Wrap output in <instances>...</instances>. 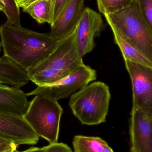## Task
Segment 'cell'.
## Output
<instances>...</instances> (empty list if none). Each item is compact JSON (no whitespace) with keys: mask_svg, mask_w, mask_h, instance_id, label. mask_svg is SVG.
<instances>
[{"mask_svg":"<svg viewBox=\"0 0 152 152\" xmlns=\"http://www.w3.org/2000/svg\"><path fill=\"white\" fill-rule=\"evenodd\" d=\"M43 148V152H72L71 149L63 143L50 144L49 145Z\"/></svg>","mask_w":152,"mask_h":152,"instance_id":"d6986e66","label":"cell"},{"mask_svg":"<svg viewBox=\"0 0 152 152\" xmlns=\"http://www.w3.org/2000/svg\"><path fill=\"white\" fill-rule=\"evenodd\" d=\"M4 10V4L3 3L0 1V11H3Z\"/></svg>","mask_w":152,"mask_h":152,"instance_id":"d4e9b609","label":"cell"},{"mask_svg":"<svg viewBox=\"0 0 152 152\" xmlns=\"http://www.w3.org/2000/svg\"><path fill=\"white\" fill-rule=\"evenodd\" d=\"M16 149H17V148H11V149H9V150H6V151L1 152H13V151Z\"/></svg>","mask_w":152,"mask_h":152,"instance_id":"cb8c5ba5","label":"cell"},{"mask_svg":"<svg viewBox=\"0 0 152 152\" xmlns=\"http://www.w3.org/2000/svg\"><path fill=\"white\" fill-rule=\"evenodd\" d=\"M70 0H55L52 24L58 18V17L62 11V10L63 8L65 7L66 4H67V3Z\"/></svg>","mask_w":152,"mask_h":152,"instance_id":"ffe728a7","label":"cell"},{"mask_svg":"<svg viewBox=\"0 0 152 152\" xmlns=\"http://www.w3.org/2000/svg\"><path fill=\"white\" fill-rule=\"evenodd\" d=\"M82 58L78 47L75 29L61 40L46 58L26 71L28 77L37 86L50 85L84 65Z\"/></svg>","mask_w":152,"mask_h":152,"instance_id":"7a4b0ae2","label":"cell"},{"mask_svg":"<svg viewBox=\"0 0 152 152\" xmlns=\"http://www.w3.org/2000/svg\"><path fill=\"white\" fill-rule=\"evenodd\" d=\"M29 103L20 88L0 85V110L23 116Z\"/></svg>","mask_w":152,"mask_h":152,"instance_id":"7c38bea8","label":"cell"},{"mask_svg":"<svg viewBox=\"0 0 152 152\" xmlns=\"http://www.w3.org/2000/svg\"><path fill=\"white\" fill-rule=\"evenodd\" d=\"M113 33L152 61V28L144 17L138 0L126 8L104 15Z\"/></svg>","mask_w":152,"mask_h":152,"instance_id":"3957f363","label":"cell"},{"mask_svg":"<svg viewBox=\"0 0 152 152\" xmlns=\"http://www.w3.org/2000/svg\"><path fill=\"white\" fill-rule=\"evenodd\" d=\"M124 61L132 82L133 107L152 112V67Z\"/></svg>","mask_w":152,"mask_h":152,"instance_id":"52a82bcc","label":"cell"},{"mask_svg":"<svg viewBox=\"0 0 152 152\" xmlns=\"http://www.w3.org/2000/svg\"><path fill=\"white\" fill-rule=\"evenodd\" d=\"M130 133L135 152H152V112L132 107Z\"/></svg>","mask_w":152,"mask_h":152,"instance_id":"30bf717a","label":"cell"},{"mask_svg":"<svg viewBox=\"0 0 152 152\" xmlns=\"http://www.w3.org/2000/svg\"><path fill=\"white\" fill-rule=\"evenodd\" d=\"M101 15L87 7L76 28L77 43L80 56L91 52L95 47V39L101 34L104 28Z\"/></svg>","mask_w":152,"mask_h":152,"instance_id":"9c48e42d","label":"cell"},{"mask_svg":"<svg viewBox=\"0 0 152 152\" xmlns=\"http://www.w3.org/2000/svg\"><path fill=\"white\" fill-rule=\"evenodd\" d=\"M85 0H70L51 26L50 36L61 40L76 29L85 9Z\"/></svg>","mask_w":152,"mask_h":152,"instance_id":"8fae6325","label":"cell"},{"mask_svg":"<svg viewBox=\"0 0 152 152\" xmlns=\"http://www.w3.org/2000/svg\"><path fill=\"white\" fill-rule=\"evenodd\" d=\"M18 7L30 15L38 24L51 25L55 0H16Z\"/></svg>","mask_w":152,"mask_h":152,"instance_id":"4fadbf2b","label":"cell"},{"mask_svg":"<svg viewBox=\"0 0 152 152\" xmlns=\"http://www.w3.org/2000/svg\"><path fill=\"white\" fill-rule=\"evenodd\" d=\"M96 78V71L84 64L65 77L50 85L37 86L26 95L45 96L58 101L68 98Z\"/></svg>","mask_w":152,"mask_h":152,"instance_id":"8992f818","label":"cell"},{"mask_svg":"<svg viewBox=\"0 0 152 152\" xmlns=\"http://www.w3.org/2000/svg\"><path fill=\"white\" fill-rule=\"evenodd\" d=\"M113 33L114 42L121 51L124 60L129 61L152 67V61L137 49L121 39L116 33Z\"/></svg>","mask_w":152,"mask_h":152,"instance_id":"5bb4252c","label":"cell"},{"mask_svg":"<svg viewBox=\"0 0 152 152\" xmlns=\"http://www.w3.org/2000/svg\"><path fill=\"white\" fill-rule=\"evenodd\" d=\"M1 52V42H0V53Z\"/></svg>","mask_w":152,"mask_h":152,"instance_id":"484cf974","label":"cell"},{"mask_svg":"<svg viewBox=\"0 0 152 152\" xmlns=\"http://www.w3.org/2000/svg\"><path fill=\"white\" fill-rule=\"evenodd\" d=\"M130 152H134V150H133V149H131V151H130Z\"/></svg>","mask_w":152,"mask_h":152,"instance_id":"4316f807","label":"cell"},{"mask_svg":"<svg viewBox=\"0 0 152 152\" xmlns=\"http://www.w3.org/2000/svg\"><path fill=\"white\" fill-rule=\"evenodd\" d=\"M43 148H37V147H32L29 148L27 150L24 151H18L17 149H15L13 152H43Z\"/></svg>","mask_w":152,"mask_h":152,"instance_id":"7402d4cb","label":"cell"},{"mask_svg":"<svg viewBox=\"0 0 152 152\" xmlns=\"http://www.w3.org/2000/svg\"><path fill=\"white\" fill-rule=\"evenodd\" d=\"M134 0H97L98 10L104 15L118 11L129 6Z\"/></svg>","mask_w":152,"mask_h":152,"instance_id":"2e32d148","label":"cell"},{"mask_svg":"<svg viewBox=\"0 0 152 152\" xmlns=\"http://www.w3.org/2000/svg\"><path fill=\"white\" fill-rule=\"evenodd\" d=\"M110 99L109 86L102 81H95L71 95L69 106L82 124L97 125L106 121Z\"/></svg>","mask_w":152,"mask_h":152,"instance_id":"277c9868","label":"cell"},{"mask_svg":"<svg viewBox=\"0 0 152 152\" xmlns=\"http://www.w3.org/2000/svg\"><path fill=\"white\" fill-rule=\"evenodd\" d=\"M4 4L3 12L7 17V22L15 26H20V12L16 0H0Z\"/></svg>","mask_w":152,"mask_h":152,"instance_id":"e0dca14e","label":"cell"},{"mask_svg":"<svg viewBox=\"0 0 152 152\" xmlns=\"http://www.w3.org/2000/svg\"><path fill=\"white\" fill-rule=\"evenodd\" d=\"M103 152H114V151L107 144L104 146Z\"/></svg>","mask_w":152,"mask_h":152,"instance_id":"603a6c76","label":"cell"},{"mask_svg":"<svg viewBox=\"0 0 152 152\" xmlns=\"http://www.w3.org/2000/svg\"><path fill=\"white\" fill-rule=\"evenodd\" d=\"M1 44L3 56L26 72L46 58L61 40L49 33H40L9 22L0 26Z\"/></svg>","mask_w":152,"mask_h":152,"instance_id":"6da1fadb","label":"cell"},{"mask_svg":"<svg viewBox=\"0 0 152 152\" xmlns=\"http://www.w3.org/2000/svg\"><path fill=\"white\" fill-rule=\"evenodd\" d=\"M107 142L99 137L77 135L73 140L74 152H103Z\"/></svg>","mask_w":152,"mask_h":152,"instance_id":"9a60e30c","label":"cell"},{"mask_svg":"<svg viewBox=\"0 0 152 152\" xmlns=\"http://www.w3.org/2000/svg\"><path fill=\"white\" fill-rule=\"evenodd\" d=\"M0 137L18 145H35L39 137L23 116L0 110Z\"/></svg>","mask_w":152,"mask_h":152,"instance_id":"ba28073f","label":"cell"},{"mask_svg":"<svg viewBox=\"0 0 152 152\" xmlns=\"http://www.w3.org/2000/svg\"><path fill=\"white\" fill-rule=\"evenodd\" d=\"M17 145L13 142L0 137V152L11 148H17Z\"/></svg>","mask_w":152,"mask_h":152,"instance_id":"44dd1931","label":"cell"},{"mask_svg":"<svg viewBox=\"0 0 152 152\" xmlns=\"http://www.w3.org/2000/svg\"><path fill=\"white\" fill-rule=\"evenodd\" d=\"M63 110L58 101L36 95L29 102L23 118L38 135L50 144L58 142Z\"/></svg>","mask_w":152,"mask_h":152,"instance_id":"5b68a950","label":"cell"},{"mask_svg":"<svg viewBox=\"0 0 152 152\" xmlns=\"http://www.w3.org/2000/svg\"><path fill=\"white\" fill-rule=\"evenodd\" d=\"M138 2L144 17L152 28V0H138Z\"/></svg>","mask_w":152,"mask_h":152,"instance_id":"ac0fdd59","label":"cell"}]
</instances>
